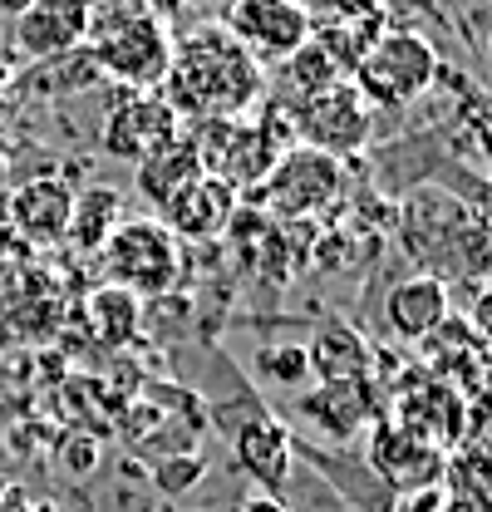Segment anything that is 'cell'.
I'll return each mask as SVG.
<instances>
[{
  "mask_svg": "<svg viewBox=\"0 0 492 512\" xmlns=\"http://www.w3.org/2000/svg\"><path fill=\"white\" fill-rule=\"evenodd\" d=\"M448 316H453V296H448V281L443 276H409V281H399L384 296V325H389V335L394 340H409V345H424Z\"/></svg>",
  "mask_w": 492,
  "mask_h": 512,
  "instance_id": "cell-13",
  "label": "cell"
},
{
  "mask_svg": "<svg viewBox=\"0 0 492 512\" xmlns=\"http://www.w3.org/2000/svg\"><path fill=\"white\" fill-rule=\"evenodd\" d=\"M30 5H35V0H0V15H5V20H20Z\"/></svg>",
  "mask_w": 492,
  "mask_h": 512,
  "instance_id": "cell-25",
  "label": "cell"
},
{
  "mask_svg": "<svg viewBox=\"0 0 492 512\" xmlns=\"http://www.w3.org/2000/svg\"><path fill=\"white\" fill-rule=\"evenodd\" d=\"M60 463L69 468V478H89L94 463H99V444H94L89 434H69L60 448Z\"/></svg>",
  "mask_w": 492,
  "mask_h": 512,
  "instance_id": "cell-21",
  "label": "cell"
},
{
  "mask_svg": "<svg viewBox=\"0 0 492 512\" xmlns=\"http://www.w3.org/2000/svg\"><path fill=\"white\" fill-rule=\"evenodd\" d=\"M433 512H492V503H483V498H463V493H448V498H438V508Z\"/></svg>",
  "mask_w": 492,
  "mask_h": 512,
  "instance_id": "cell-23",
  "label": "cell"
},
{
  "mask_svg": "<svg viewBox=\"0 0 492 512\" xmlns=\"http://www.w3.org/2000/svg\"><path fill=\"white\" fill-rule=\"evenodd\" d=\"M438 69V50L419 30H384L360 55L350 84L369 99V109H409L438 84Z\"/></svg>",
  "mask_w": 492,
  "mask_h": 512,
  "instance_id": "cell-3",
  "label": "cell"
},
{
  "mask_svg": "<svg viewBox=\"0 0 492 512\" xmlns=\"http://www.w3.org/2000/svg\"><path fill=\"white\" fill-rule=\"evenodd\" d=\"M384 5L389 0H335V10L345 20H374V15H384Z\"/></svg>",
  "mask_w": 492,
  "mask_h": 512,
  "instance_id": "cell-22",
  "label": "cell"
},
{
  "mask_svg": "<svg viewBox=\"0 0 492 512\" xmlns=\"http://www.w3.org/2000/svg\"><path fill=\"white\" fill-rule=\"evenodd\" d=\"M232 512H291L281 498H271V493H251V498H242Z\"/></svg>",
  "mask_w": 492,
  "mask_h": 512,
  "instance_id": "cell-24",
  "label": "cell"
},
{
  "mask_svg": "<svg viewBox=\"0 0 492 512\" xmlns=\"http://www.w3.org/2000/svg\"><path fill=\"white\" fill-rule=\"evenodd\" d=\"M123 227V192L109 188V183H94V188L74 192V212H69V247L99 256L104 242Z\"/></svg>",
  "mask_w": 492,
  "mask_h": 512,
  "instance_id": "cell-16",
  "label": "cell"
},
{
  "mask_svg": "<svg viewBox=\"0 0 492 512\" xmlns=\"http://www.w3.org/2000/svg\"><path fill=\"white\" fill-rule=\"evenodd\" d=\"M261 89H266L261 64L222 30V20H212L187 40H173V64L158 94L173 104L178 119L222 124V119H246Z\"/></svg>",
  "mask_w": 492,
  "mask_h": 512,
  "instance_id": "cell-1",
  "label": "cell"
},
{
  "mask_svg": "<svg viewBox=\"0 0 492 512\" xmlns=\"http://www.w3.org/2000/svg\"><path fill=\"white\" fill-rule=\"evenodd\" d=\"M84 5H89V10H99V5H109V0H84Z\"/></svg>",
  "mask_w": 492,
  "mask_h": 512,
  "instance_id": "cell-27",
  "label": "cell"
},
{
  "mask_svg": "<svg viewBox=\"0 0 492 512\" xmlns=\"http://www.w3.org/2000/svg\"><path fill=\"white\" fill-rule=\"evenodd\" d=\"M99 261H104L109 286L133 291L138 301L168 296L178 286V271H183V242L158 217H123V227L104 242Z\"/></svg>",
  "mask_w": 492,
  "mask_h": 512,
  "instance_id": "cell-4",
  "label": "cell"
},
{
  "mask_svg": "<svg viewBox=\"0 0 492 512\" xmlns=\"http://www.w3.org/2000/svg\"><path fill=\"white\" fill-rule=\"evenodd\" d=\"M345 74L330 64V55L315 45V40H306L291 60L281 64V94H286V114L291 109H301L306 99H315L320 89H330V84H340Z\"/></svg>",
  "mask_w": 492,
  "mask_h": 512,
  "instance_id": "cell-19",
  "label": "cell"
},
{
  "mask_svg": "<svg viewBox=\"0 0 492 512\" xmlns=\"http://www.w3.org/2000/svg\"><path fill=\"white\" fill-rule=\"evenodd\" d=\"M306 365L325 384H360V375H369L374 360H369V345L350 325H320L306 350Z\"/></svg>",
  "mask_w": 492,
  "mask_h": 512,
  "instance_id": "cell-17",
  "label": "cell"
},
{
  "mask_svg": "<svg viewBox=\"0 0 492 512\" xmlns=\"http://www.w3.org/2000/svg\"><path fill=\"white\" fill-rule=\"evenodd\" d=\"M84 320H89V335L99 345H133L138 340V325H143V301L123 286H94L89 301H84Z\"/></svg>",
  "mask_w": 492,
  "mask_h": 512,
  "instance_id": "cell-18",
  "label": "cell"
},
{
  "mask_svg": "<svg viewBox=\"0 0 492 512\" xmlns=\"http://www.w3.org/2000/svg\"><path fill=\"white\" fill-rule=\"evenodd\" d=\"M232 453H237V463H242L246 473H251L271 498H276V488L291 478V458H296L286 424H281V419H271V414L246 419L242 429L232 434Z\"/></svg>",
  "mask_w": 492,
  "mask_h": 512,
  "instance_id": "cell-14",
  "label": "cell"
},
{
  "mask_svg": "<svg viewBox=\"0 0 492 512\" xmlns=\"http://www.w3.org/2000/svg\"><path fill=\"white\" fill-rule=\"evenodd\" d=\"M94 25V10L84 0H35L20 20H15V45L30 60H64L74 50H84Z\"/></svg>",
  "mask_w": 492,
  "mask_h": 512,
  "instance_id": "cell-10",
  "label": "cell"
},
{
  "mask_svg": "<svg viewBox=\"0 0 492 512\" xmlns=\"http://www.w3.org/2000/svg\"><path fill=\"white\" fill-rule=\"evenodd\" d=\"M237 207H242V197L227 188L222 178L197 173L187 188H178L163 207H158V222H163L178 242H212V237L232 232Z\"/></svg>",
  "mask_w": 492,
  "mask_h": 512,
  "instance_id": "cell-9",
  "label": "cell"
},
{
  "mask_svg": "<svg viewBox=\"0 0 492 512\" xmlns=\"http://www.w3.org/2000/svg\"><path fill=\"white\" fill-rule=\"evenodd\" d=\"M69 212H74V188L64 178H30L25 188L10 192V227L30 247H55L69 237Z\"/></svg>",
  "mask_w": 492,
  "mask_h": 512,
  "instance_id": "cell-12",
  "label": "cell"
},
{
  "mask_svg": "<svg viewBox=\"0 0 492 512\" xmlns=\"http://www.w3.org/2000/svg\"><path fill=\"white\" fill-rule=\"evenodd\" d=\"M207 478V458L202 453H168V458H153V488L163 498H183L197 483Z\"/></svg>",
  "mask_w": 492,
  "mask_h": 512,
  "instance_id": "cell-20",
  "label": "cell"
},
{
  "mask_svg": "<svg viewBox=\"0 0 492 512\" xmlns=\"http://www.w3.org/2000/svg\"><path fill=\"white\" fill-rule=\"evenodd\" d=\"M369 463L379 478H389L399 488V498H414V493H433L443 483V453L429 444H419L414 434H404L399 424H384L374 439H369Z\"/></svg>",
  "mask_w": 492,
  "mask_h": 512,
  "instance_id": "cell-11",
  "label": "cell"
},
{
  "mask_svg": "<svg viewBox=\"0 0 492 512\" xmlns=\"http://www.w3.org/2000/svg\"><path fill=\"white\" fill-rule=\"evenodd\" d=\"M291 119H296V124H291L296 143H306V148L335 158V163L355 158L369 143V133H374V109H369V99L350 79L320 89L301 109H291Z\"/></svg>",
  "mask_w": 492,
  "mask_h": 512,
  "instance_id": "cell-6",
  "label": "cell"
},
{
  "mask_svg": "<svg viewBox=\"0 0 492 512\" xmlns=\"http://www.w3.org/2000/svg\"><path fill=\"white\" fill-rule=\"evenodd\" d=\"M478 370H483V380L492 384V340H483V345H478Z\"/></svg>",
  "mask_w": 492,
  "mask_h": 512,
  "instance_id": "cell-26",
  "label": "cell"
},
{
  "mask_svg": "<svg viewBox=\"0 0 492 512\" xmlns=\"http://www.w3.org/2000/svg\"><path fill=\"white\" fill-rule=\"evenodd\" d=\"M89 60L99 74L119 79L128 94L163 89L173 64V30L148 5H104L89 25Z\"/></svg>",
  "mask_w": 492,
  "mask_h": 512,
  "instance_id": "cell-2",
  "label": "cell"
},
{
  "mask_svg": "<svg viewBox=\"0 0 492 512\" xmlns=\"http://www.w3.org/2000/svg\"><path fill=\"white\" fill-rule=\"evenodd\" d=\"M222 30L266 69V64L291 60L315 35V20L301 0H232L222 15Z\"/></svg>",
  "mask_w": 492,
  "mask_h": 512,
  "instance_id": "cell-7",
  "label": "cell"
},
{
  "mask_svg": "<svg viewBox=\"0 0 492 512\" xmlns=\"http://www.w3.org/2000/svg\"><path fill=\"white\" fill-rule=\"evenodd\" d=\"M340 188H345V163L315 153L306 143H291L251 197L281 222H306L315 212H325L340 197Z\"/></svg>",
  "mask_w": 492,
  "mask_h": 512,
  "instance_id": "cell-5",
  "label": "cell"
},
{
  "mask_svg": "<svg viewBox=\"0 0 492 512\" xmlns=\"http://www.w3.org/2000/svg\"><path fill=\"white\" fill-rule=\"evenodd\" d=\"M183 133V119L173 114V104L148 89V94H128L123 104H114V114L104 119V153L119 163H138L153 148L173 143Z\"/></svg>",
  "mask_w": 492,
  "mask_h": 512,
  "instance_id": "cell-8",
  "label": "cell"
},
{
  "mask_svg": "<svg viewBox=\"0 0 492 512\" xmlns=\"http://www.w3.org/2000/svg\"><path fill=\"white\" fill-rule=\"evenodd\" d=\"M197 173H202V163H197V148H192L187 133H178L173 143H163V148H153L148 158L133 163V183H138V192H143L153 207H163V202L178 188H187Z\"/></svg>",
  "mask_w": 492,
  "mask_h": 512,
  "instance_id": "cell-15",
  "label": "cell"
}]
</instances>
